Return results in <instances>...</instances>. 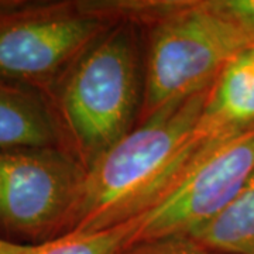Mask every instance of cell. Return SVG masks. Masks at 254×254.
Masks as SVG:
<instances>
[{
    "instance_id": "6da1fadb",
    "label": "cell",
    "mask_w": 254,
    "mask_h": 254,
    "mask_svg": "<svg viewBox=\"0 0 254 254\" xmlns=\"http://www.w3.org/2000/svg\"><path fill=\"white\" fill-rule=\"evenodd\" d=\"M212 86L164 106L86 168L71 232L100 230L138 216L227 137L203 120Z\"/></svg>"
},
{
    "instance_id": "7a4b0ae2",
    "label": "cell",
    "mask_w": 254,
    "mask_h": 254,
    "mask_svg": "<svg viewBox=\"0 0 254 254\" xmlns=\"http://www.w3.org/2000/svg\"><path fill=\"white\" fill-rule=\"evenodd\" d=\"M95 6L115 24L148 31L137 125L213 85L227 65L252 47L213 0H110L95 1Z\"/></svg>"
},
{
    "instance_id": "3957f363",
    "label": "cell",
    "mask_w": 254,
    "mask_h": 254,
    "mask_svg": "<svg viewBox=\"0 0 254 254\" xmlns=\"http://www.w3.org/2000/svg\"><path fill=\"white\" fill-rule=\"evenodd\" d=\"M134 26L100 37L47 99L60 145L88 168L137 125L143 99Z\"/></svg>"
},
{
    "instance_id": "277c9868",
    "label": "cell",
    "mask_w": 254,
    "mask_h": 254,
    "mask_svg": "<svg viewBox=\"0 0 254 254\" xmlns=\"http://www.w3.org/2000/svg\"><path fill=\"white\" fill-rule=\"evenodd\" d=\"M116 24L92 1H14L0 10V79L48 99L75 63Z\"/></svg>"
},
{
    "instance_id": "5b68a950",
    "label": "cell",
    "mask_w": 254,
    "mask_h": 254,
    "mask_svg": "<svg viewBox=\"0 0 254 254\" xmlns=\"http://www.w3.org/2000/svg\"><path fill=\"white\" fill-rule=\"evenodd\" d=\"M85 174L61 147L0 150V232L26 245L69 233Z\"/></svg>"
},
{
    "instance_id": "8992f818",
    "label": "cell",
    "mask_w": 254,
    "mask_h": 254,
    "mask_svg": "<svg viewBox=\"0 0 254 254\" xmlns=\"http://www.w3.org/2000/svg\"><path fill=\"white\" fill-rule=\"evenodd\" d=\"M253 174L254 125L219 140L187 177L140 213L134 240L190 235L226 208Z\"/></svg>"
},
{
    "instance_id": "52a82bcc",
    "label": "cell",
    "mask_w": 254,
    "mask_h": 254,
    "mask_svg": "<svg viewBox=\"0 0 254 254\" xmlns=\"http://www.w3.org/2000/svg\"><path fill=\"white\" fill-rule=\"evenodd\" d=\"M61 147L47 99L38 92L0 79V150Z\"/></svg>"
},
{
    "instance_id": "ba28073f",
    "label": "cell",
    "mask_w": 254,
    "mask_h": 254,
    "mask_svg": "<svg viewBox=\"0 0 254 254\" xmlns=\"http://www.w3.org/2000/svg\"><path fill=\"white\" fill-rule=\"evenodd\" d=\"M203 120L220 136L254 125V58L249 50L229 64L213 83Z\"/></svg>"
},
{
    "instance_id": "9c48e42d",
    "label": "cell",
    "mask_w": 254,
    "mask_h": 254,
    "mask_svg": "<svg viewBox=\"0 0 254 254\" xmlns=\"http://www.w3.org/2000/svg\"><path fill=\"white\" fill-rule=\"evenodd\" d=\"M190 236L225 254H254V174L226 208Z\"/></svg>"
},
{
    "instance_id": "30bf717a",
    "label": "cell",
    "mask_w": 254,
    "mask_h": 254,
    "mask_svg": "<svg viewBox=\"0 0 254 254\" xmlns=\"http://www.w3.org/2000/svg\"><path fill=\"white\" fill-rule=\"evenodd\" d=\"M140 226L136 216L115 226L93 232H71L41 245H33L28 254H118L134 240Z\"/></svg>"
},
{
    "instance_id": "8fae6325",
    "label": "cell",
    "mask_w": 254,
    "mask_h": 254,
    "mask_svg": "<svg viewBox=\"0 0 254 254\" xmlns=\"http://www.w3.org/2000/svg\"><path fill=\"white\" fill-rule=\"evenodd\" d=\"M118 254H225L212 250L190 235H170L134 240Z\"/></svg>"
},
{
    "instance_id": "7c38bea8",
    "label": "cell",
    "mask_w": 254,
    "mask_h": 254,
    "mask_svg": "<svg viewBox=\"0 0 254 254\" xmlns=\"http://www.w3.org/2000/svg\"><path fill=\"white\" fill-rule=\"evenodd\" d=\"M216 9L254 46V0H213Z\"/></svg>"
},
{
    "instance_id": "4fadbf2b",
    "label": "cell",
    "mask_w": 254,
    "mask_h": 254,
    "mask_svg": "<svg viewBox=\"0 0 254 254\" xmlns=\"http://www.w3.org/2000/svg\"><path fill=\"white\" fill-rule=\"evenodd\" d=\"M33 245L17 243L0 237V254H28Z\"/></svg>"
},
{
    "instance_id": "5bb4252c",
    "label": "cell",
    "mask_w": 254,
    "mask_h": 254,
    "mask_svg": "<svg viewBox=\"0 0 254 254\" xmlns=\"http://www.w3.org/2000/svg\"><path fill=\"white\" fill-rule=\"evenodd\" d=\"M7 1H9V0H6V1H4V0H0V10L3 9V7L7 4Z\"/></svg>"
},
{
    "instance_id": "9a60e30c",
    "label": "cell",
    "mask_w": 254,
    "mask_h": 254,
    "mask_svg": "<svg viewBox=\"0 0 254 254\" xmlns=\"http://www.w3.org/2000/svg\"><path fill=\"white\" fill-rule=\"evenodd\" d=\"M249 53H250V54H252V57H253V58H254V46L249 48Z\"/></svg>"
}]
</instances>
